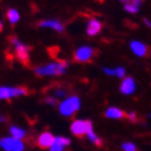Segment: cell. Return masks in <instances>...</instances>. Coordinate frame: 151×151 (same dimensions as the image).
<instances>
[{"label":"cell","instance_id":"cell-1","mask_svg":"<svg viewBox=\"0 0 151 151\" xmlns=\"http://www.w3.org/2000/svg\"><path fill=\"white\" fill-rule=\"evenodd\" d=\"M69 66L65 60H59L58 63H50L47 65H42L35 69L36 75L38 76H57V75H63Z\"/></svg>","mask_w":151,"mask_h":151},{"label":"cell","instance_id":"cell-2","mask_svg":"<svg viewBox=\"0 0 151 151\" xmlns=\"http://www.w3.org/2000/svg\"><path fill=\"white\" fill-rule=\"evenodd\" d=\"M9 41L15 46V53H16L17 59L25 66H28L29 65V49L31 48L28 46H26V44L21 43L15 36L9 37Z\"/></svg>","mask_w":151,"mask_h":151},{"label":"cell","instance_id":"cell-3","mask_svg":"<svg viewBox=\"0 0 151 151\" xmlns=\"http://www.w3.org/2000/svg\"><path fill=\"white\" fill-rule=\"evenodd\" d=\"M79 108H80V99L76 96H71L59 104V112L64 117H70L75 114L79 111Z\"/></svg>","mask_w":151,"mask_h":151},{"label":"cell","instance_id":"cell-4","mask_svg":"<svg viewBox=\"0 0 151 151\" xmlns=\"http://www.w3.org/2000/svg\"><path fill=\"white\" fill-rule=\"evenodd\" d=\"M29 93V90L26 86H16V87H0V100H10L14 97L25 96Z\"/></svg>","mask_w":151,"mask_h":151},{"label":"cell","instance_id":"cell-5","mask_svg":"<svg viewBox=\"0 0 151 151\" xmlns=\"http://www.w3.org/2000/svg\"><path fill=\"white\" fill-rule=\"evenodd\" d=\"M99 50L91 48V47H80L79 49H76V52L74 53V60L78 63H88L97 55Z\"/></svg>","mask_w":151,"mask_h":151},{"label":"cell","instance_id":"cell-6","mask_svg":"<svg viewBox=\"0 0 151 151\" xmlns=\"http://www.w3.org/2000/svg\"><path fill=\"white\" fill-rule=\"evenodd\" d=\"M70 129L75 137L84 138L88 133V130L92 129V123L91 120H74Z\"/></svg>","mask_w":151,"mask_h":151},{"label":"cell","instance_id":"cell-7","mask_svg":"<svg viewBox=\"0 0 151 151\" xmlns=\"http://www.w3.org/2000/svg\"><path fill=\"white\" fill-rule=\"evenodd\" d=\"M0 146L5 151H24L25 145L22 144L21 140L15 138H4L0 140Z\"/></svg>","mask_w":151,"mask_h":151},{"label":"cell","instance_id":"cell-8","mask_svg":"<svg viewBox=\"0 0 151 151\" xmlns=\"http://www.w3.org/2000/svg\"><path fill=\"white\" fill-rule=\"evenodd\" d=\"M130 48L134 54L141 58H147L151 55V48L145 43H141L139 41H132L130 42Z\"/></svg>","mask_w":151,"mask_h":151},{"label":"cell","instance_id":"cell-9","mask_svg":"<svg viewBox=\"0 0 151 151\" xmlns=\"http://www.w3.org/2000/svg\"><path fill=\"white\" fill-rule=\"evenodd\" d=\"M54 140L55 138L53 137V134H50L49 132H44L37 139V145L41 149H49L53 142H54Z\"/></svg>","mask_w":151,"mask_h":151},{"label":"cell","instance_id":"cell-10","mask_svg":"<svg viewBox=\"0 0 151 151\" xmlns=\"http://www.w3.org/2000/svg\"><path fill=\"white\" fill-rule=\"evenodd\" d=\"M135 87H137V85H135L134 79L132 76H127L123 79L119 90H120V92L124 95H132L135 91Z\"/></svg>","mask_w":151,"mask_h":151},{"label":"cell","instance_id":"cell-11","mask_svg":"<svg viewBox=\"0 0 151 151\" xmlns=\"http://www.w3.org/2000/svg\"><path fill=\"white\" fill-rule=\"evenodd\" d=\"M104 116L111 119H124L128 117V113H125L123 109L117 108V107H109L106 111Z\"/></svg>","mask_w":151,"mask_h":151},{"label":"cell","instance_id":"cell-12","mask_svg":"<svg viewBox=\"0 0 151 151\" xmlns=\"http://www.w3.org/2000/svg\"><path fill=\"white\" fill-rule=\"evenodd\" d=\"M70 145V140L65 138V137H58L55 138L54 142L52 144V146L49 147V151H63L65 149V146Z\"/></svg>","mask_w":151,"mask_h":151},{"label":"cell","instance_id":"cell-13","mask_svg":"<svg viewBox=\"0 0 151 151\" xmlns=\"http://www.w3.org/2000/svg\"><path fill=\"white\" fill-rule=\"evenodd\" d=\"M101 29H102V24L100 21H97V20H90L88 21V24H87V28H86V32L88 36H96V35H99L101 32Z\"/></svg>","mask_w":151,"mask_h":151},{"label":"cell","instance_id":"cell-14","mask_svg":"<svg viewBox=\"0 0 151 151\" xmlns=\"http://www.w3.org/2000/svg\"><path fill=\"white\" fill-rule=\"evenodd\" d=\"M40 26L41 27H50L53 29H55L57 32H63L64 31V26L62 22L59 21H54V20H50V21H41L40 22Z\"/></svg>","mask_w":151,"mask_h":151},{"label":"cell","instance_id":"cell-15","mask_svg":"<svg viewBox=\"0 0 151 151\" xmlns=\"http://www.w3.org/2000/svg\"><path fill=\"white\" fill-rule=\"evenodd\" d=\"M10 132H11V135H12V138L15 139H17V140H24L26 139V133L24 129H21V128L19 127H11L10 128Z\"/></svg>","mask_w":151,"mask_h":151},{"label":"cell","instance_id":"cell-16","mask_svg":"<svg viewBox=\"0 0 151 151\" xmlns=\"http://www.w3.org/2000/svg\"><path fill=\"white\" fill-rule=\"evenodd\" d=\"M6 16H7V19H9V21L11 22L12 25L16 24V22L19 21V19H20L19 12H17L16 10H15V9H9V10H7Z\"/></svg>","mask_w":151,"mask_h":151},{"label":"cell","instance_id":"cell-17","mask_svg":"<svg viewBox=\"0 0 151 151\" xmlns=\"http://www.w3.org/2000/svg\"><path fill=\"white\" fill-rule=\"evenodd\" d=\"M87 137H88V139L91 140L93 144L96 145V146H102V139L101 138H99L97 135L95 134V132H93V129H91V130H88V133H87Z\"/></svg>","mask_w":151,"mask_h":151},{"label":"cell","instance_id":"cell-18","mask_svg":"<svg viewBox=\"0 0 151 151\" xmlns=\"http://www.w3.org/2000/svg\"><path fill=\"white\" fill-rule=\"evenodd\" d=\"M122 149L124 151H139L137 145H134L133 142H124V144H122Z\"/></svg>","mask_w":151,"mask_h":151},{"label":"cell","instance_id":"cell-19","mask_svg":"<svg viewBox=\"0 0 151 151\" xmlns=\"http://www.w3.org/2000/svg\"><path fill=\"white\" fill-rule=\"evenodd\" d=\"M124 9L128 11V12H130V14H137L139 11V7H137L135 5H133L132 3H128L124 5Z\"/></svg>","mask_w":151,"mask_h":151},{"label":"cell","instance_id":"cell-20","mask_svg":"<svg viewBox=\"0 0 151 151\" xmlns=\"http://www.w3.org/2000/svg\"><path fill=\"white\" fill-rule=\"evenodd\" d=\"M114 76L120 78V79H124V76H125V69H124V68H117V69H114Z\"/></svg>","mask_w":151,"mask_h":151},{"label":"cell","instance_id":"cell-21","mask_svg":"<svg viewBox=\"0 0 151 151\" xmlns=\"http://www.w3.org/2000/svg\"><path fill=\"white\" fill-rule=\"evenodd\" d=\"M128 119L130 120V122H133V123H137L138 122V116H137V113L135 112H130V113H128V117H127Z\"/></svg>","mask_w":151,"mask_h":151},{"label":"cell","instance_id":"cell-22","mask_svg":"<svg viewBox=\"0 0 151 151\" xmlns=\"http://www.w3.org/2000/svg\"><path fill=\"white\" fill-rule=\"evenodd\" d=\"M44 102H47V103H49L52 106H57L58 104V100L53 99V97H46V99H44Z\"/></svg>","mask_w":151,"mask_h":151},{"label":"cell","instance_id":"cell-23","mask_svg":"<svg viewBox=\"0 0 151 151\" xmlns=\"http://www.w3.org/2000/svg\"><path fill=\"white\" fill-rule=\"evenodd\" d=\"M142 1H144V0H132V4L135 5L137 7H139V6L142 4Z\"/></svg>","mask_w":151,"mask_h":151},{"label":"cell","instance_id":"cell-24","mask_svg":"<svg viewBox=\"0 0 151 151\" xmlns=\"http://www.w3.org/2000/svg\"><path fill=\"white\" fill-rule=\"evenodd\" d=\"M144 22H145V25H146V26H149V27L151 28V21H150V20H147V19H144Z\"/></svg>","mask_w":151,"mask_h":151},{"label":"cell","instance_id":"cell-25","mask_svg":"<svg viewBox=\"0 0 151 151\" xmlns=\"http://www.w3.org/2000/svg\"><path fill=\"white\" fill-rule=\"evenodd\" d=\"M0 122H5V117H3L1 114H0Z\"/></svg>","mask_w":151,"mask_h":151},{"label":"cell","instance_id":"cell-26","mask_svg":"<svg viewBox=\"0 0 151 151\" xmlns=\"http://www.w3.org/2000/svg\"><path fill=\"white\" fill-rule=\"evenodd\" d=\"M119 1H122V3H125V4H128L129 1H132V0H119Z\"/></svg>","mask_w":151,"mask_h":151},{"label":"cell","instance_id":"cell-27","mask_svg":"<svg viewBox=\"0 0 151 151\" xmlns=\"http://www.w3.org/2000/svg\"><path fill=\"white\" fill-rule=\"evenodd\" d=\"M3 31V25H1V22H0V32Z\"/></svg>","mask_w":151,"mask_h":151}]
</instances>
